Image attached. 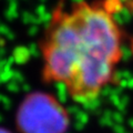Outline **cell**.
Wrapping results in <instances>:
<instances>
[{"instance_id":"6da1fadb","label":"cell","mask_w":133,"mask_h":133,"mask_svg":"<svg viewBox=\"0 0 133 133\" xmlns=\"http://www.w3.org/2000/svg\"><path fill=\"white\" fill-rule=\"evenodd\" d=\"M122 32L102 2L60 1L40 42L42 78L63 85L78 104L98 101L115 80L122 58Z\"/></svg>"},{"instance_id":"7a4b0ae2","label":"cell","mask_w":133,"mask_h":133,"mask_svg":"<svg viewBox=\"0 0 133 133\" xmlns=\"http://www.w3.org/2000/svg\"><path fill=\"white\" fill-rule=\"evenodd\" d=\"M62 110L47 93L28 95L17 112V125L21 133H59Z\"/></svg>"},{"instance_id":"3957f363","label":"cell","mask_w":133,"mask_h":133,"mask_svg":"<svg viewBox=\"0 0 133 133\" xmlns=\"http://www.w3.org/2000/svg\"><path fill=\"white\" fill-rule=\"evenodd\" d=\"M0 133H11V132H9L8 130H6V129H3V128H0Z\"/></svg>"}]
</instances>
